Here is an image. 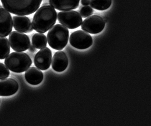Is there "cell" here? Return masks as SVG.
<instances>
[{
	"instance_id": "cell-3",
	"label": "cell",
	"mask_w": 151,
	"mask_h": 126,
	"mask_svg": "<svg viewBox=\"0 0 151 126\" xmlns=\"http://www.w3.org/2000/svg\"><path fill=\"white\" fill-rule=\"evenodd\" d=\"M49 30L47 35V42L49 46L57 51L65 48L69 37L68 29L63 25L57 24Z\"/></svg>"
},
{
	"instance_id": "cell-4",
	"label": "cell",
	"mask_w": 151,
	"mask_h": 126,
	"mask_svg": "<svg viewBox=\"0 0 151 126\" xmlns=\"http://www.w3.org/2000/svg\"><path fill=\"white\" fill-rule=\"evenodd\" d=\"M4 63L10 71L15 73H22L30 68L32 61L27 53L15 52L10 53L5 58Z\"/></svg>"
},
{
	"instance_id": "cell-23",
	"label": "cell",
	"mask_w": 151,
	"mask_h": 126,
	"mask_svg": "<svg viewBox=\"0 0 151 126\" xmlns=\"http://www.w3.org/2000/svg\"><path fill=\"white\" fill-rule=\"evenodd\" d=\"M103 19L104 20V22H106L107 21V19L106 18L104 17V19Z\"/></svg>"
},
{
	"instance_id": "cell-5",
	"label": "cell",
	"mask_w": 151,
	"mask_h": 126,
	"mask_svg": "<svg viewBox=\"0 0 151 126\" xmlns=\"http://www.w3.org/2000/svg\"><path fill=\"white\" fill-rule=\"evenodd\" d=\"M57 19L61 24L69 29L77 28L83 22L80 14L78 11L73 10L59 12Z\"/></svg>"
},
{
	"instance_id": "cell-20",
	"label": "cell",
	"mask_w": 151,
	"mask_h": 126,
	"mask_svg": "<svg viewBox=\"0 0 151 126\" xmlns=\"http://www.w3.org/2000/svg\"><path fill=\"white\" fill-rule=\"evenodd\" d=\"M10 75V71L5 65L0 62V79L8 78Z\"/></svg>"
},
{
	"instance_id": "cell-6",
	"label": "cell",
	"mask_w": 151,
	"mask_h": 126,
	"mask_svg": "<svg viewBox=\"0 0 151 126\" xmlns=\"http://www.w3.org/2000/svg\"><path fill=\"white\" fill-rule=\"evenodd\" d=\"M10 46L16 52H24L29 49L30 45V38L26 34L18 31H13L9 36Z\"/></svg>"
},
{
	"instance_id": "cell-22",
	"label": "cell",
	"mask_w": 151,
	"mask_h": 126,
	"mask_svg": "<svg viewBox=\"0 0 151 126\" xmlns=\"http://www.w3.org/2000/svg\"><path fill=\"white\" fill-rule=\"evenodd\" d=\"M29 51L31 52H35L36 51V49L33 45H30L29 48Z\"/></svg>"
},
{
	"instance_id": "cell-10",
	"label": "cell",
	"mask_w": 151,
	"mask_h": 126,
	"mask_svg": "<svg viewBox=\"0 0 151 126\" xmlns=\"http://www.w3.org/2000/svg\"><path fill=\"white\" fill-rule=\"evenodd\" d=\"M12 19L11 14L0 5V37L8 36L12 30Z\"/></svg>"
},
{
	"instance_id": "cell-7",
	"label": "cell",
	"mask_w": 151,
	"mask_h": 126,
	"mask_svg": "<svg viewBox=\"0 0 151 126\" xmlns=\"http://www.w3.org/2000/svg\"><path fill=\"white\" fill-rule=\"evenodd\" d=\"M70 43L73 47L79 49H85L93 44V38L88 32L78 30L73 32L70 37Z\"/></svg>"
},
{
	"instance_id": "cell-14",
	"label": "cell",
	"mask_w": 151,
	"mask_h": 126,
	"mask_svg": "<svg viewBox=\"0 0 151 126\" xmlns=\"http://www.w3.org/2000/svg\"><path fill=\"white\" fill-rule=\"evenodd\" d=\"M80 0H49L50 5L61 11H67L78 8Z\"/></svg>"
},
{
	"instance_id": "cell-21",
	"label": "cell",
	"mask_w": 151,
	"mask_h": 126,
	"mask_svg": "<svg viewBox=\"0 0 151 126\" xmlns=\"http://www.w3.org/2000/svg\"><path fill=\"white\" fill-rule=\"evenodd\" d=\"M81 3L82 5L83 6H87L90 4V0H81Z\"/></svg>"
},
{
	"instance_id": "cell-1",
	"label": "cell",
	"mask_w": 151,
	"mask_h": 126,
	"mask_svg": "<svg viewBox=\"0 0 151 126\" xmlns=\"http://www.w3.org/2000/svg\"><path fill=\"white\" fill-rule=\"evenodd\" d=\"M57 14L51 5H42L35 12L32 19V27L37 32L44 34L52 28L57 20Z\"/></svg>"
},
{
	"instance_id": "cell-19",
	"label": "cell",
	"mask_w": 151,
	"mask_h": 126,
	"mask_svg": "<svg viewBox=\"0 0 151 126\" xmlns=\"http://www.w3.org/2000/svg\"><path fill=\"white\" fill-rule=\"evenodd\" d=\"M93 8L91 6H85L81 9L80 11V15L82 17L86 18L93 14Z\"/></svg>"
},
{
	"instance_id": "cell-2",
	"label": "cell",
	"mask_w": 151,
	"mask_h": 126,
	"mask_svg": "<svg viewBox=\"0 0 151 126\" xmlns=\"http://www.w3.org/2000/svg\"><path fill=\"white\" fill-rule=\"evenodd\" d=\"M7 11L15 15H28L40 7L42 0H1Z\"/></svg>"
},
{
	"instance_id": "cell-18",
	"label": "cell",
	"mask_w": 151,
	"mask_h": 126,
	"mask_svg": "<svg viewBox=\"0 0 151 126\" xmlns=\"http://www.w3.org/2000/svg\"><path fill=\"white\" fill-rule=\"evenodd\" d=\"M111 4V0H91V7L96 10L104 11L108 9Z\"/></svg>"
},
{
	"instance_id": "cell-9",
	"label": "cell",
	"mask_w": 151,
	"mask_h": 126,
	"mask_svg": "<svg viewBox=\"0 0 151 126\" xmlns=\"http://www.w3.org/2000/svg\"><path fill=\"white\" fill-rule=\"evenodd\" d=\"M52 59V51L48 47H45L39 51L35 55L34 63L39 69L45 71L50 67Z\"/></svg>"
},
{
	"instance_id": "cell-12",
	"label": "cell",
	"mask_w": 151,
	"mask_h": 126,
	"mask_svg": "<svg viewBox=\"0 0 151 126\" xmlns=\"http://www.w3.org/2000/svg\"><path fill=\"white\" fill-rule=\"evenodd\" d=\"M19 89V84L12 78L0 80V96H10L15 94Z\"/></svg>"
},
{
	"instance_id": "cell-17",
	"label": "cell",
	"mask_w": 151,
	"mask_h": 126,
	"mask_svg": "<svg viewBox=\"0 0 151 126\" xmlns=\"http://www.w3.org/2000/svg\"><path fill=\"white\" fill-rule=\"evenodd\" d=\"M10 52V44L9 40L6 37H0V59L6 58Z\"/></svg>"
},
{
	"instance_id": "cell-16",
	"label": "cell",
	"mask_w": 151,
	"mask_h": 126,
	"mask_svg": "<svg viewBox=\"0 0 151 126\" xmlns=\"http://www.w3.org/2000/svg\"><path fill=\"white\" fill-rule=\"evenodd\" d=\"M32 44L37 49L46 47L47 45V40L46 36L42 33H36L34 34L32 39Z\"/></svg>"
},
{
	"instance_id": "cell-13",
	"label": "cell",
	"mask_w": 151,
	"mask_h": 126,
	"mask_svg": "<svg viewBox=\"0 0 151 126\" xmlns=\"http://www.w3.org/2000/svg\"><path fill=\"white\" fill-rule=\"evenodd\" d=\"M68 65V57L65 52L58 51L55 53L52 61V66L55 71L58 72H63Z\"/></svg>"
},
{
	"instance_id": "cell-11",
	"label": "cell",
	"mask_w": 151,
	"mask_h": 126,
	"mask_svg": "<svg viewBox=\"0 0 151 126\" xmlns=\"http://www.w3.org/2000/svg\"><path fill=\"white\" fill-rule=\"evenodd\" d=\"M12 24L14 29L19 32L28 34L32 32L34 30L31 20L27 16H13Z\"/></svg>"
},
{
	"instance_id": "cell-15",
	"label": "cell",
	"mask_w": 151,
	"mask_h": 126,
	"mask_svg": "<svg viewBox=\"0 0 151 126\" xmlns=\"http://www.w3.org/2000/svg\"><path fill=\"white\" fill-rule=\"evenodd\" d=\"M25 79L28 83L37 85L40 84L43 79V74L38 68L35 67L29 68L25 73Z\"/></svg>"
},
{
	"instance_id": "cell-8",
	"label": "cell",
	"mask_w": 151,
	"mask_h": 126,
	"mask_svg": "<svg viewBox=\"0 0 151 126\" xmlns=\"http://www.w3.org/2000/svg\"><path fill=\"white\" fill-rule=\"evenodd\" d=\"M105 22L101 16L98 15H91L82 22V30L89 34H99L104 29Z\"/></svg>"
}]
</instances>
